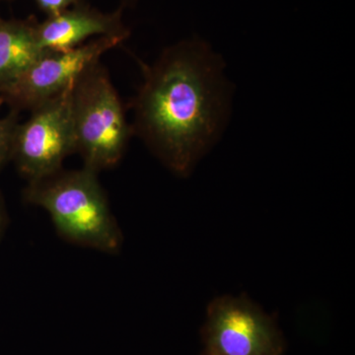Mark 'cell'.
Segmentation results:
<instances>
[{"label": "cell", "mask_w": 355, "mask_h": 355, "mask_svg": "<svg viewBox=\"0 0 355 355\" xmlns=\"http://www.w3.org/2000/svg\"><path fill=\"white\" fill-rule=\"evenodd\" d=\"M76 153L84 167L99 173L114 167L132 135L125 109L106 67L98 62L70 89Z\"/></svg>", "instance_id": "3957f363"}, {"label": "cell", "mask_w": 355, "mask_h": 355, "mask_svg": "<svg viewBox=\"0 0 355 355\" xmlns=\"http://www.w3.org/2000/svg\"><path fill=\"white\" fill-rule=\"evenodd\" d=\"M3 104H4L3 99H2L1 97H0V107H1L2 105H3Z\"/></svg>", "instance_id": "4fadbf2b"}, {"label": "cell", "mask_w": 355, "mask_h": 355, "mask_svg": "<svg viewBox=\"0 0 355 355\" xmlns=\"http://www.w3.org/2000/svg\"><path fill=\"white\" fill-rule=\"evenodd\" d=\"M37 24L33 16L24 20L0 19V94L44 53Z\"/></svg>", "instance_id": "ba28073f"}, {"label": "cell", "mask_w": 355, "mask_h": 355, "mask_svg": "<svg viewBox=\"0 0 355 355\" xmlns=\"http://www.w3.org/2000/svg\"><path fill=\"white\" fill-rule=\"evenodd\" d=\"M40 10L46 14V17L58 15L67 9L83 3L86 0H34Z\"/></svg>", "instance_id": "30bf717a"}, {"label": "cell", "mask_w": 355, "mask_h": 355, "mask_svg": "<svg viewBox=\"0 0 355 355\" xmlns=\"http://www.w3.org/2000/svg\"><path fill=\"white\" fill-rule=\"evenodd\" d=\"M42 50L58 51L77 48L88 39L120 37L128 39L130 30L123 22V8L114 12H102L86 2L67 9L58 15L46 17L37 24Z\"/></svg>", "instance_id": "52a82bcc"}, {"label": "cell", "mask_w": 355, "mask_h": 355, "mask_svg": "<svg viewBox=\"0 0 355 355\" xmlns=\"http://www.w3.org/2000/svg\"><path fill=\"white\" fill-rule=\"evenodd\" d=\"M70 89L33 109L16 128L11 161L28 182L60 171L65 159L76 153Z\"/></svg>", "instance_id": "5b68a950"}, {"label": "cell", "mask_w": 355, "mask_h": 355, "mask_svg": "<svg viewBox=\"0 0 355 355\" xmlns=\"http://www.w3.org/2000/svg\"><path fill=\"white\" fill-rule=\"evenodd\" d=\"M125 40L99 37L71 50L44 51L0 97L11 111L31 112L69 91L86 69Z\"/></svg>", "instance_id": "8992f818"}, {"label": "cell", "mask_w": 355, "mask_h": 355, "mask_svg": "<svg viewBox=\"0 0 355 355\" xmlns=\"http://www.w3.org/2000/svg\"><path fill=\"white\" fill-rule=\"evenodd\" d=\"M97 175L84 166L83 169L60 170L29 182L24 200L46 211L67 241L102 253H119L123 234Z\"/></svg>", "instance_id": "7a4b0ae2"}, {"label": "cell", "mask_w": 355, "mask_h": 355, "mask_svg": "<svg viewBox=\"0 0 355 355\" xmlns=\"http://www.w3.org/2000/svg\"><path fill=\"white\" fill-rule=\"evenodd\" d=\"M19 114L10 111L0 118V170L11 161L14 133L19 121Z\"/></svg>", "instance_id": "9c48e42d"}, {"label": "cell", "mask_w": 355, "mask_h": 355, "mask_svg": "<svg viewBox=\"0 0 355 355\" xmlns=\"http://www.w3.org/2000/svg\"><path fill=\"white\" fill-rule=\"evenodd\" d=\"M1 1H9V0H0V2Z\"/></svg>", "instance_id": "5bb4252c"}, {"label": "cell", "mask_w": 355, "mask_h": 355, "mask_svg": "<svg viewBox=\"0 0 355 355\" xmlns=\"http://www.w3.org/2000/svg\"><path fill=\"white\" fill-rule=\"evenodd\" d=\"M140 65L132 132L170 170L187 176L223 121L220 62L207 44L191 40L166 49L153 65Z\"/></svg>", "instance_id": "6da1fadb"}, {"label": "cell", "mask_w": 355, "mask_h": 355, "mask_svg": "<svg viewBox=\"0 0 355 355\" xmlns=\"http://www.w3.org/2000/svg\"><path fill=\"white\" fill-rule=\"evenodd\" d=\"M0 19H1V17H0Z\"/></svg>", "instance_id": "9a60e30c"}, {"label": "cell", "mask_w": 355, "mask_h": 355, "mask_svg": "<svg viewBox=\"0 0 355 355\" xmlns=\"http://www.w3.org/2000/svg\"><path fill=\"white\" fill-rule=\"evenodd\" d=\"M7 225H8V214H7L6 203L0 193V239L3 237Z\"/></svg>", "instance_id": "8fae6325"}, {"label": "cell", "mask_w": 355, "mask_h": 355, "mask_svg": "<svg viewBox=\"0 0 355 355\" xmlns=\"http://www.w3.org/2000/svg\"><path fill=\"white\" fill-rule=\"evenodd\" d=\"M121 8H125V7H132L139 2V0H120Z\"/></svg>", "instance_id": "7c38bea8"}, {"label": "cell", "mask_w": 355, "mask_h": 355, "mask_svg": "<svg viewBox=\"0 0 355 355\" xmlns=\"http://www.w3.org/2000/svg\"><path fill=\"white\" fill-rule=\"evenodd\" d=\"M200 336V355H284L286 350L277 317L246 294L210 301Z\"/></svg>", "instance_id": "277c9868"}]
</instances>
